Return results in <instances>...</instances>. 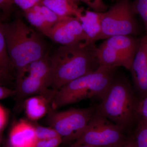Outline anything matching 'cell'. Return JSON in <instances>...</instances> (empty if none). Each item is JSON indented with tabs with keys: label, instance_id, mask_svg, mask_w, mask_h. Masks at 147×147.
Here are the masks:
<instances>
[{
	"label": "cell",
	"instance_id": "obj_1",
	"mask_svg": "<svg viewBox=\"0 0 147 147\" xmlns=\"http://www.w3.org/2000/svg\"><path fill=\"white\" fill-rule=\"evenodd\" d=\"M95 43L82 42L61 45L50 57L48 88L57 90L79 77L93 72L100 67Z\"/></svg>",
	"mask_w": 147,
	"mask_h": 147
},
{
	"label": "cell",
	"instance_id": "obj_2",
	"mask_svg": "<svg viewBox=\"0 0 147 147\" xmlns=\"http://www.w3.org/2000/svg\"><path fill=\"white\" fill-rule=\"evenodd\" d=\"M9 57L16 71V85L21 81L28 66L46 55L45 42L35 31L20 18L3 24Z\"/></svg>",
	"mask_w": 147,
	"mask_h": 147
},
{
	"label": "cell",
	"instance_id": "obj_3",
	"mask_svg": "<svg viewBox=\"0 0 147 147\" xmlns=\"http://www.w3.org/2000/svg\"><path fill=\"white\" fill-rule=\"evenodd\" d=\"M115 68L100 66L93 72L69 82L57 90H51L50 105L57 109L86 98L97 97L102 100L113 83Z\"/></svg>",
	"mask_w": 147,
	"mask_h": 147
},
{
	"label": "cell",
	"instance_id": "obj_4",
	"mask_svg": "<svg viewBox=\"0 0 147 147\" xmlns=\"http://www.w3.org/2000/svg\"><path fill=\"white\" fill-rule=\"evenodd\" d=\"M138 101L127 84L113 81L102 98L97 113L124 128L137 116Z\"/></svg>",
	"mask_w": 147,
	"mask_h": 147
},
{
	"label": "cell",
	"instance_id": "obj_5",
	"mask_svg": "<svg viewBox=\"0 0 147 147\" xmlns=\"http://www.w3.org/2000/svg\"><path fill=\"white\" fill-rule=\"evenodd\" d=\"M94 114L92 108H73L59 112L50 104L46 121L62 137L63 142H70L79 139Z\"/></svg>",
	"mask_w": 147,
	"mask_h": 147
},
{
	"label": "cell",
	"instance_id": "obj_6",
	"mask_svg": "<svg viewBox=\"0 0 147 147\" xmlns=\"http://www.w3.org/2000/svg\"><path fill=\"white\" fill-rule=\"evenodd\" d=\"M123 129L96 113L74 143L93 147H120L126 139Z\"/></svg>",
	"mask_w": 147,
	"mask_h": 147
},
{
	"label": "cell",
	"instance_id": "obj_7",
	"mask_svg": "<svg viewBox=\"0 0 147 147\" xmlns=\"http://www.w3.org/2000/svg\"><path fill=\"white\" fill-rule=\"evenodd\" d=\"M135 14L129 0H118L109 10L102 13L101 32L98 40L137 33L138 25Z\"/></svg>",
	"mask_w": 147,
	"mask_h": 147
},
{
	"label": "cell",
	"instance_id": "obj_8",
	"mask_svg": "<svg viewBox=\"0 0 147 147\" xmlns=\"http://www.w3.org/2000/svg\"><path fill=\"white\" fill-rule=\"evenodd\" d=\"M50 72V57L48 53L42 59L28 66L24 77L16 85L14 95L18 106L34 95L46 96L50 90L48 88Z\"/></svg>",
	"mask_w": 147,
	"mask_h": 147
},
{
	"label": "cell",
	"instance_id": "obj_9",
	"mask_svg": "<svg viewBox=\"0 0 147 147\" xmlns=\"http://www.w3.org/2000/svg\"><path fill=\"white\" fill-rule=\"evenodd\" d=\"M47 37L62 45H74L82 42L90 43L80 21L73 16L61 17L59 21L51 29Z\"/></svg>",
	"mask_w": 147,
	"mask_h": 147
},
{
	"label": "cell",
	"instance_id": "obj_10",
	"mask_svg": "<svg viewBox=\"0 0 147 147\" xmlns=\"http://www.w3.org/2000/svg\"><path fill=\"white\" fill-rule=\"evenodd\" d=\"M134 85L142 94H147V37L140 40L139 46L131 68Z\"/></svg>",
	"mask_w": 147,
	"mask_h": 147
},
{
	"label": "cell",
	"instance_id": "obj_11",
	"mask_svg": "<svg viewBox=\"0 0 147 147\" xmlns=\"http://www.w3.org/2000/svg\"><path fill=\"white\" fill-rule=\"evenodd\" d=\"M24 11L30 24L47 37L61 17L40 3Z\"/></svg>",
	"mask_w": 147,
	"mask_h": 147
},
{
	"label": "cell",
	"instance_id": "obj_12",
	"mask_svg": "<svg viewBox=\"0 0 147 147\" xmlns=\"http://www.w3.org/2000/svg\"><path fill=\"white\" fill-rule=\"evenodd\" d=\"M8 141L12 147H35L37 139L34 126L22 120L14 125Z\"/></svg>",
	"mask_w": 147,
	"mask_h": 147
},
{
	"label": "cell",
	"instance_id": "obj_13",
	"mask_svg": "<svg viewBox=\"0 0 147 147\" xmlns=\"http://www.w3.org/2000/svg\"><path fill=\"white\" fill-rule=\"evenodd\" d=\"M104 42L115 50L131 65L139 47L140 40L130 35L117 36L111 37Z\"/></svg>",
	"mask_w": 147,
	"mask_h": 147
},
{
	"label": "cell",
	"instance_id": "obj_14",
	"mask_svg": "<svg viewBox=\"0 0 147 147\" xmlns=\"http://www.w3.org/2000/svg\"><path fill=\"white\" fill-rule=\"evenodd\" d=\"M101 12L83 8L77 18L90 43H95L99 39L101 32Z\"/></svg>",
	"mask_w": 147,
	"mask_h": 147
},
{
	"label": "cell",
	"instance_id": "obj_15",
	"mask_svg": "<svg viewBox=\"0 0 147 147\" xmlns=\"http://www.w3.org/2000/svg\"><path fill=\"white\" fill-rule=\"evenodd\" d=\"M96 55L100 66L115 68L122 66L130 69L131 66L115 50L105 42L96 47Z\"/></svg>",
	"mask_w": 147,
	"mask_h": 147
},
{
	"label": "cell",
	"instance_id": "obj_16",
	"mask_svg": "<svg viewBox=\"0 0 147 147\" xmlns=\"http://www.w3.org/2000/svg\"><path fill=\"white\" fill-rule=\"evenodd\" d=\"M14 70L7 51L3 28L2 16L0 10V86H4L11 79Z\"/></svg>",
	"mask_w": 147,
	"mask_h": 147
},
{
	"label": "cell",
	"instance_id": "obj_17",
	"mask_svg": "<svg viewBox=\"0 0 147 147\" xmlns=\"http://www.w3.org/2000/svg\"><path fill=\"white\" fill-rule=\"evenodd\" d=\"M75 0H40V3L60 17H79L83 7H79Z\"/></svg>",
	"mask_w": 147,
	"mask_h": 147
},
{
	"label": "cell",
	"instance_id": "obj_18",
	"mask_svg": "<svg viewBox=\"0 0 147 147\" xmlns=\"http://www.w3.org/2000/svg\"><path fill=\"white\" fill-rule=\"evenodd\" d=\"M24 104L27 117L31 120L34 121L47 115L50 103L46 97L39 95L28 98Z\"/></svg>",
	"mask_w": 147,
	"mask_h": 147
},
{
	"label": "cell",
	"instance_id": "obj_19",
	"mask_svg": "<svg viewBox=\"0 0 147 147\" xmlns=\"http://www.w3.org/2000/svg\"><path fill=\"white\" fill-rule=\"evenodd\" d=\"M134 138L135 147H147V122L141 120Z\"/></svg>",
	"mask_w": 147,
	"mask_h": 147
},
{
	"label": "cell",
	"instance_id": "obj_20",
	"mask_svg": "<svg viewBox=\"0 0 147 147\" xmlns=\"http://www.w3.org/2000/svg\"><path fill=\"white\" fill-rule=\"evenodd\" d=\"M132 6L135 14H139L144 21L147 37V0H135Z\"/></svg>",
	"mask_w": 147,
	"mask_h": 147
},
{
	"label": "cell",
	"instance_id": "obj_21",
	"mask_svg": "<svg viewBox=\"0 0 147 147\" xmlns=\"http://www.w3.org/2000/svg\"><path fill=\"white\" fill-rule=\"evenodd\" d=\"M36 135L37 140H45L60 136L55 129L50 127L37 125L34 126Z\"/></svg>",
	"mask_w": 147,
	"mask_h": 147
},
{
	"label": "cell",
	"instance_id": "obj_22",
	"mask_svg": "<svg viewBox=\"0 0 147 147\" xmlns=\"http://www.w3.org/2000/svg\"><path fill=\"white\" fill-rule=\"evenodd\" d=\"M76 1H82L96 12H105L108 9V6L104 3L102 0H75Z\"/></svg>",
	"mask_w": 147,
	"mask_h": 147
},
{
	"label": "cell",
	"instance_id": "obj_23",
	"mask_svg": "<svg viewBox=\"0 0 147 147\" xmlns=\"http://www.w3.org/2000/svg\"><path fill=\"white\" fill-rule=\"evenodd\" d=\"M63 142L62 137L58 136L50 139L37 140L35 147H58Z\"/></svg>",
	"mask_w": 147,
	"mask_h": 147
},
{
	"label": "cell",
	"instance_id": "obj_24",
	"mask_svg": "<svg viewBox=\"0 0 147 147\" xmlns=\"http://www.w3.org/2000/svg\"><path fill=\"white\" fill-rule=\"evenodd\" d=\"M137 116L140 117L141 120L147 122V94L137 102Z\"/></svg>",
	"mask_w": 147,
	"mask_h": 147
},
{
	"label": "cell",
	"instance_id": "obj_25",
	"mask_svg": "<svg viewBox=\"0 0 147 147\" xmlns=\"http://www.w3.org/2000/svg\"><path fill=\"white\" fill-rule=\"evenodd\" d=\"M15 4L23 11L31 8L34 5L40 3V0H13Z\"/></svg>",
	"mask_w": 147,
	"mask_h": 147
},
{
	"label": "cell",
	"instance_id": "obj_26",
	"mask_svg": "<svg viewBox=\"0 0 147 147\" xmlns=\"http://www.w3.org/2000/svg\"><path fill=\"white\" fill-rule=\"evenodd\" d=\"M13 4V0H0V10L4 17L9 15Z\"/></svg>",
	"mask_w": 147,
	"mask_h": 147
},
{
	"label": "cell",
	"instance_id": "obj_27",
	"mask_svg": "<svg viewBox=\"0 0 147 147\" xmlns=\"http://www.w3.org/2000/svg\"><path fill=\"white\" fill-rule=\"evenodd\" d=\"M15 92V90H12L4 86H0V100L14 95Z\"/></svg>",
	"mask_w": 147,
	"mask_h": 147
},
{
	"label": "cell",
	"instance_id": "obj_28",
	"mask_svg": "<svg viewBox=\"0 0 147 147\" xmlns=\"http://www.w3.org/2000/svg\"><path fill=\"white\" fill-rule=\"evenodd\" d=\"M7 115L5 110L0 105V131H3L6 123Z\"/></svg>",
	"mask_w": 147,
	"mask_h": 147
},
{
	"label": "cell",
	"instance_id": "obj_29",
	"mask_svg": "<svg viewBox=\"0 0 147 147\" xmlns=\"http://www.w3.org/2000/svg\"><path fill=\"white\" fill-rule=\"evenodd\" d=\"M120 147H135L134 138H126L123 144Z\"/></svg>",
	"mask_w": 147,
	"mask_h": 147
},
{
	"label": "cell",
	"instance_id": "obj_30",
	"mask_svg": "<svg viewBox=\"0 0 147 147\" xmlns=\"http://www.w3.org/2000/svg\"><path fill=\"white\" fill-rule=\"evenodd\" d=\"M69 147H93L90 146H88V145H84V144H76L75 143L71 145V146H70Z\"/></svg>",
	"mask_w": 147,
	"mask_h": 147
},
{
	"label": "cell",
	"instance_id": "obj_31",
	"mask_svg": "<svg viewBox=\"0 0 147 147\" xmlns=\"http://www.w3.org/2000/svg\"><path fill=\"white\" fill-rule=\"evenodd\" d=\"M3 147H12L9 143L8 140H6L4 143Z\"/></svg>",
	"mask_w": 147,
	"mask_h": 147
},
{
	"label": "cell",
	"instance_id": "obj_32",
	"mask_svg": "<svg viewBox=\"0 0 147 147\" xmlns=\"http://www.w3.org/2000/svg\"><path fill=\"white\" fill-rule=\"evenodd\" d=\"M3 131H0V147H1V144L2 142Z\"/></svg>",
	"mask_w": 147,
	"mask_h": 147
},
{
	"label": "cell",
	"instance_id": "obj_33",
	"mask_svg": "<svg viewBox=\"0 0 147 147\" xmlns=\"http://www.w3.org/2000/svg\"></svg>",
	"mask_w": 147,
	"mask_h": 147
}]
</instances>
